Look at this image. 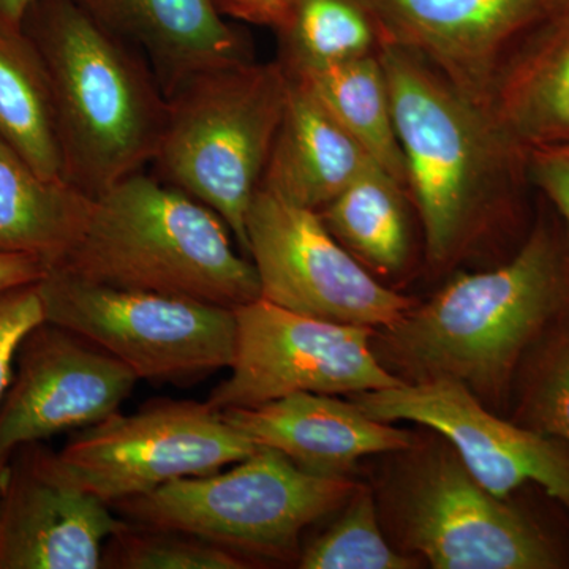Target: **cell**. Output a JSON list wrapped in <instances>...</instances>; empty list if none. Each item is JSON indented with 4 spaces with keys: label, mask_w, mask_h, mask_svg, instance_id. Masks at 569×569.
Returning a JSON list of instances; mask_svg holds the SVG:
<instances>
[{
    "label": "cell",
    "mask_w": 569,
    "mask_h": 569,
    "mask_svg": "<svg viewBox=\"0 0 569 569\" xmlns=\"http://www.w3.org/2000/svg\"><path fill=\"white\" fill-rule=\"evenodd\" d=\"M568 312L569 239L539 220L507 263L456 276L383 329L378 359L392 361L407 383L445 378L477 397H500L535 343Z\"/></svg>",
    "instance_id": "6da1fadb"
},
{
    "label": "cell",
    "mask_w": 569,
    "mask_h": 569,
    "mask_svg": "<svg viewBox=\"0 0 569 569\" xmlns=\"http://www.w3.org/2000/svg\"><path fill=\"white\" fill-rule=\"evenodd\" d=\"M380 59L427 260L445 268L511 211L529 181L527 151L419 56L385 43Z\"/></svg>",
    "instance_id": "7a4b0ae2"
},
{
    "label": "cell",
    "mask_w": 569,
    "mask_h": 569,
    "mask_svg": "<svg viewBox=\"0 0 569 569\" xmlns=\"http://www.w3.org/2000/svg\"><path fill=\"white\" fill-rule=\"evenodd\" d=\"M22 29L50 77L63 179L96 198L151 167L167 93L140 52L73 0H32Z\"/></svg>",
    "instance_id": "3957f363"
},
{
    "label": "cell",
    "mask_w": 569,
    "mask_h": 569,
    "mask_svg": "<svg viewBox=\"0 0 569 569\" xmlns=\"http://www.w3.org/2000/svg\"><path fill=\"white\" fill-rule=\"evenodd\" d=\"M231 236L219 213L144 170L93 198L80 241L54 268L238 309L260 298V282Z\"/></svg>",
    "instance_id": "277c9868"
},
{
    "label": "cell",
    "mask_w": 569,
    "mask_h": 569,
    "mask_svg": "<svg viewBox=\"0 0 569 569\" xmlns=\"http://www.w3.org/2000/svg\"><path fill=\"white\" fill-rule=\"evenodd\" d=\"M290 82L282 62L253 58L194 73L167 93L153 174L219 213L242 249Z\"/></svg>",
    "instance_id": "5b68a950"
},
{
    "label": "cell",
    "mask_w": 569,
    "mask_h": 569,
    "mask_svg": "<svg viewBox=\"0 0 569 569\" xmlns=\"http://www.w3.org/2000/svg\"><path fill=\"white\" fill-rule=\"evenodd\" d=\"M358 490L347 477L310 473L276 449L258 448L231 470L176 479L116 505L146 527L279 556Z\"/></svg>",
    "instance_id": "8992f818"
},
{
    "label": "cell",
    "mask_w": 569,
    "mask_h": 569,
    "mask_svg": "<svg viewBox=\"0 0 569 569\" xmlns=\"http://www.w3.org/2000/svg\"><path fill=\"white\" fill-rule=\"evenodd\" d=\"M37 287L44 321L102 348L138 380L190 383L233 365L234 309L91 282L62 268Z\"/></svg>",
    "instance_id": "52a82bcc"
},
{
    "label": "cell",
    "mask_w": 569,
    "mask_h": 569,
    "mask_svg": "<svg viewBox=\"0 0 569 569\" xmlns=\"http://www.w3.org/2000/svg\"><path fill=\"white\" fill-rule=\"evenodd\" d=\"M257 449L209 402H159L81 429L52 458L71 482L112 505L216 473Z\"/></svg>",
    "instance_id": "ba28073f"
},
{
    "label": "cell",
    "mask_w": 569,
    "mask_h": 569,
    "mask_svg": "<svg viewBox=\"0 0 569 569\" xmlns=\"http://www.w3.org/2000/svg\"><path fill=\"white\" fill-rule=\"evenodd\" d=\"M234 313L231 373L208 400L217 410L258 407L295 392L353 396L406 383L373 351L376 329L301 316L263 298Z\"/></svg>",
    "instance_id": "9c48e42d"
},
{
    "label": "cell",
    "mask_w": 569,
    "mask_h": 569,
    "mask_svg": "<svg viewBox=\"0 0 569 569\" xmlns=\"http://www.w3.org/2000/svg\"><path fill=\"white\" fill-rule=\"evenodd\" d=\"M260 298L301 316L387 329L413 301L378 282L328 230L320 213L260 187L246 220Z\"/></svg>",
    "instance_id": "30bf717a"
},
{
    "label": "cell",
    "mask_w": 569,
    "mask_h": 569,
    "mask_svg": "<svg viewBox=\"0 0 569 569\" xmlns=\"http://www.w3.org/2000/svg\"><path fill=\"white\" fill-rule=\"evenodd\" d=\"M351 399L377 421H410L436 430L493 496L507 500L523 486L537 485L569 512L568 445L496 417L459 381H406Z\"/></svg>",
    "instance_id": "8fae6325"
},
{
    "label": "cell",
    "mask_w": 569,
    "mask_h": 569,
    "mask_svg": "<svg viewBox=\"0 0 569 569\" xmlns=\"http://www.w3.org/2000/svg\"><path fill=\"white\" fill-rule=\"evenodd\" d=\"M410 548L436 569H552L549 539L473 478L458 455H438L411 479L403 501Z\"/></svg>",
    "instance_id": "7c38bea8"
},
{
    "label": "cell",
    "mask_w": 569,
    "mask_h": 569,
    "mask_svg": "<svg viewBox=\"0 0 569 569\" xmlns=\"http://www.w3.org/2000/svg\"><path fill=\"white\" fill-rule=\"evenodd\" d=\"M17 361L0 407V458L118 413L138 381L114 356L48 321L29 332Z\"/></svg>",
    "instance_id": "4fadbf2b"
},
{
    "label": "cell",
    "mask_w": 569,
    "mask_h": 569,
    "mask_svg": "<svg viewBox=\"0 0 569 569\" xmlns=\"http://www.w3.org/2000/svg\"><path fill=\"white\" fill-rule=\"evenodd\" d=\"M367 2L385 43L419 56L482 107L509 51L553 7V0Z\"/></svg>",
    "instance_id": "5bb4252c"
},
{
    "label": "cell",
    "mask_w": 569,
    "mask_h": 569,
    "mask_svg": "<svg viewBox=\"0 0 569 569\" xmlns=\"http://www.w3.org/2000/svg\"><path fill=\"white\" fill-rule=\"evenodd\" d=\"M126 523L71 482L50 452L11 466L0 520V569H97Z\"/></svg>",
    "instance_id": "9a60e30c"
},
{
    "label": "cell",
    "mask_w": 569,
    "mask_h": 569,
    "mask_svg": "<svg viewBox=\"0 0 569 569\" xmlns=\"http://www.w3.org/2000/svg\"><path fill=\"white\" fill-rule=\"evenodd\" d=\"M220 411L258 448L276 449L310 473L328 477H346L366 456L403 451L411 445L407 430L329 395L295 392L258 407Z\"/></svg>",
    "instance_id": "2e32d148"
},
{
    "label": "cell",
    "mask_w": 569,
    "mask_h": 569,
    "mask_svg": "<svg viewBox=\"0 0 569 569\" xmlns=\"http://www.w3.org/2000/svg\"><path fill=\"white\" fill-rule=\"evenodd\" d=\"M149 63L164 93L200 71L253 59L212 0H73Z\"/></svg>",
    "instance_id": "e0dca14e"
},
{
    "label": "cell",
    "mask_w": 569,
    "mask_h": 569,
    "mask_svg": "<svg viewBox=\"0 0 569 569\" xmlns=\"http://www.w3.org/2000/svg\"><path fill=\"white\" fill-rule=\"evenodd\" d=\"M489 111L527 152L569 138V9L550 10L515 44L490 88Z\"/></svg>",
    "instance_id": "ac0fdd59"
},
{
    "label": "cell",
    "mask_w": 569,
    "mask_h": 569,
    "mask_svg": "<svg viewBox=\"0 0 569 569\" xmlns=\"http://www.w3.org/2000/svg\"><path fill=\"white\" fill-rule=\"evenodd\" d=\"M290 80L260 187L318 212L376 163L302 82Z\"/></svg>",
    "instance_id": "d6986e66"
},
{
    "label": "cell",
    "mask_w": 569,
    "mask_h": 569,
    "mask_svg": "<svg viewBox=\"0 0 569 569\" xmlns=\"http://www.w3.org/2000/svg\"><path fill=\"white\" fill-rule=\"evenodd\" d=\"M93 198L66 179L44 178L0 140V252L61 264L80 241Z\"/></svg>",
    "instance_id": "ffe728a7"
},
{
    "label": "cell",
    "mask_w": 569,
    "mask_h": 569,
    "mask_svg": "<svg viewBox=\"0 0 569 569\" xmlns=\"http://www.w3.org/2000/svg\"><path fill=\"white\" fill-rule=\"evenodd\" d=\"M287 71L309 89L378 168L407 190L406 163L380 52Z\"/></svg>",
    "instance_id": "44dd1931"
},
{
    "label": "cell",
    "mask_w": 569,
    "mask_h": 569,
    "mask_svg": "<svg viewBox=\"0 0 569 569\" xmlns=\"http://www.w3.org/2000/svg\"><path fill=\"white\" fill-rule=\"evenodd\" d=\"M0 140L44 178L63 179L50 77L22 26L0 17Z\"/></svg>",
    "instance_id": "7402d4cb"
},
{
    "label": "cell",
    "mask_w": 569,
    "mask_h": 569,
    "mask_svg": "<svg viewBox=\"0 0 569 569\" xmlns=\"http://www.w3.org/2000/svg\"><path fill=\"white\" fill-rule=\"evenodd\" d=\"M407 200V190L372 164L318 213L359 263L389 276L399 272L410 254Z\"/></svg>",
    "instance_id": "603a6c76"
},
{
    "label": "cell",
    "mask_w": 569,
    "mask_h": 569,
    "mask_svg": "<svg viewBox=\"0 0 569 569\" xmlns=\"http://www.w3.org/2000/svg\"><path fill=\"white\" fill-rule=\"evenodd\" d=\"M276 32L288 70L377 54L385 43L367 0H288Z\"/></svg>",
    "instance_id": "cb8c5ba5"
},
{
    "label": "cell",
    "mask_w": 569,
    "mask_h": 569,
    "mask_svg": "<svg viewBox=\"0 0 569 569\" xmlns=\"http://www.w3.org/2000/svg\"><path fill=\"white\" fill-rule=\"evenodd\" d=\"M519 369L520 425L569 447V312L550 326Z\"/></svg>",
    "instance_id": "d4e9b609"
},
{
    "label": "cell",
    "mask_w": 569,
    "mask_h": 569,
    "mask_svg": "<svg viewBox=\"0 0 569 569\" xmlns=\"http://www.w3.org/2000/svg\"><path fill=\"white\" fill-rule=\"evenodd\" d=\"M417 561L396 552L378 526L376 503L366 490L348 500L346 511L309 545L299 567L305 569H410Z\"/></svg>",
    "instance_id": "484cf974"
},
{
    "label": "cell",
    "mask_w": 569,
    "mask_h": 569,
    "mask_svg": "<svg viewBox=\"0 0 569 569\" xmlns=\"http://www.w3.org/2000/svg\"><path fill=\"white\" fill-rule=\"evenodd\" d=\"M130 531L126 526L112 537L103 563L126 569H241L244 560L234 550L183 531Z\"/></svg>",
    "instance_id": "4316f807"
},
{
    "label": "cell",
    "mask_w": 569,
    "mask_h": 569,
    "mask_svg": "<svg viewBox=\"0 0 569 569\" xmlns=\"http://www.w3.org/2000/svg\"><path fill=\"white\" fill-rule=\"evenodd\" d=\"M43 321L37 283L0 293V397L6 396L13 380V362L21 343Z\"/></svg>",
    "instance_id": "83f0119b"
},
{
    "label": "cell",
    "mask_w": 569,
    "mask_h": 569,
    "mask_svg": "<svg viewBox=\"0 0 569 569\" xmlns=\"http://www.w3.org/2000/svg\"><path fill=\"white\" fill-rule=\"evenodd\" d=\"M527 173L559 211L569 239V138L529 149Z\"/></svg>",
    "instance_id": "f1b7e54d"
},
{
    "label": "cell",
    "mask_w": 569,
    "mask_h": 569,
    "mask_svg": "<svg viewBox=\"0 0 569 569\" xmlns=\"http://www.w3.org/2000/svg\"><path fill=\"white\" fill-rule=\"evenodd\" d=\"M228 20L277 31L287 13L288 0H212Z\"/></svg>",
    "instance_id": "f546056e"
},
{
    "label": "cell",
    "mask_w": 569,
    "mask_h": 569,
    "mask_svg": "<svg viewBox=\"0 0 569 569\" xmlns=\"http://www.w3.org/2000/svg\"><path fill=\"white\" fill-rule=\"evenodd\" d=\"M50 268L37 258L20 253L0 252V293L39 283Z\"/></svg>",
    "instance_id": "4dcf8cb0"
},
{
    "label": "cell",
    "mask_w": 569,
    "mask_h": 569,
    "mask_svg": "<svg viewBox=\"0 0 569 569\" xmlns=\"http://www.w3.org/2000/svg\"><path fill=\"white\" fill-rule=\"evenodd\" d=\"M32 0H0V17L3 20L22 26Z\"/></svg>",
    "instance_id": "1f68e13d"
},
{
    "label": "cell",
    "mask_w": 569,
    "mask_h": 569,
    "mask_svg": "<svg viewBox=\"0 0 569 569\" xmlns=\"http://www.w3.org/2000/svg\"><path fill=\"white\" fill-rule=\"evenodd\" d=\"M10 468V458L2 456L0 458V520H2L3 497H6L7 485H9Z\"/></svg>",
    "instance_id": "d6a6232c"
},
{
    "label": "cell",
    "mask_w": 569,
    "mask_h": 569,
    "mask_svg": "<svg viewBox=\"0 0 569 569\" xmlns=\"http://www.w3.org/2000/svg\"><path fill=\"white\" fill-rule=\"evenodd\" d=\"M553 9H569V0H553Z\"/></svg>",
    "instance_id": "836d02e7"
}]
</instances>
